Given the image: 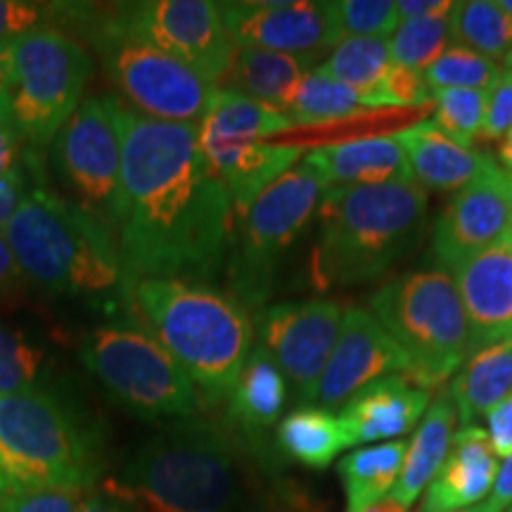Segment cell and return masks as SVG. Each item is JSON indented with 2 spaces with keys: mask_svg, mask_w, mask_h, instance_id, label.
Wrapping results in <instances>:
<instances>
[{
  "mask_svg": "<svg viewBox=\"0 0 512 512\" xmlns=\"http://www.w3.org/2000/svg\"><path fill=\"white\" fill-rule=\"evenodd\" d=\"M498 157H501V162L505 164V171L512 174V131L505 133L501 143H498Z\"/></svg>",
  "mask_w": 512,
  "mask_h": 512,
  "instance_id": "50",
  "label": "cell"
},
{
  "mask_svg": "<svg viewBox=\"0 0 512 512\" xmlns=\"http://www.w3.org/2000/svg\"><path fill=\"white\" fill-rule=\"evenodd\" d=\"M304 162L316 171L323 190L356 188V185L411 183L413 171L406 152L394 136L358 138L347 143L311 150Z\"/></svg>",
  "mask_w": 512,
  "mask_h": 512,
  "instance_id": "22",
  "label": "cell"
},
{
  "mask_svg": "<svg viewBox=\"0 0 512 512\" xmlns=\"http://www.w3.org/2000/svg\"><path fill=\"white\" fill-rule=\"evenodd\" d=\"M456 418L458 411L451 394L441 392L427 408L413 441L406 446L399 482L389 494V498H394L406 510L418 501L422 491H427V486L432 484V479L444 465L448 451H451Z\"/></svg>",
  "mask_w": 512,
  "mask_h": 512,
  "instance_id": "25",
  "label": "cell"
},
{
  "mask_svg": "<svg viewBox=\"0 0 512 512\" xmlns=\"http://www.w3.org/2000/svg\"><path fill=\"white\" fill-rule=\"evenodd\" d=\"M22 278V268H19L15 254H12L8 240H5L3 230H0V292L15 290L22 283Z\"/></svg>",
  "mask_w": 512,
  "mask_h": 512,
  "instance_id": "48",
  "label": "cell"
},
{
  "mask_svg": "<svg viewBox=\"0 0 512 512\" xmlns=\"http://www.w3.org/2000/svg\"><path fill=\"white\" fill-rule=\"evenodd\" d=\"M456 512H494V510H491L486 503H482V505H475V508H463V510H456Z\"/></svg>",
  "mask_w": 512,
  "mask_h": 512,
  "instance_id": "52",
  "label": "cell"
},
{
  "mask_svg": "<svg viewBox=\"0 0 512 512\" xmlns=\"http://www.w3.org/2000/svg\"><path fill=\"white\" fill-rule=\"evenodd\" d=\"M287 380L275 358L256 344L230 394V420L242 430L264 432L283 415Z\"/></svg>",
  "mask_w": 512,
  "mask_h": 512,
  "instance_id": "27",
  "label": "cell"
},
{
  "mask_svg": "<svg viewBox=\"0 0 512 512\" xmlns=\"http://www.w3.org/2000/svg\"><path fill=\"white\" fill-rule=\"evenodd\" d=\"M128 31L221 86L235 46L223 24L219 3L209 0H150L117 10Z\"/></svg>",
  "mask_w": 512,
  "mask_h": 512,
  "instance_id": "13",
  "label": "cell"
},
{
  "mask_svg": "<svg viewBox=\"0 0 512 512\" xmlns=\"http://www.w3.org/2000/svg\"><path fill=\"white\" fill-rule=\"evenodd\" d=\"M29 150L10 119H0V181L27 166Z\"/></svg>",
  "mask_w": 512,
  "mask_h": 512,
  "instance_id": "42",
  "label": "cell"
},
{
  "mask_svg": "<svg viewBox=\"0 0 512 512\" xmlns=\"http://www.w3.org/2000/svg\"><path fill=\"white\" fill-rule=\"evenodd\" d=\"M83 491L79 486H50L0 494V512H79Z\"/></svg>",
  "mask_w": 512,
  "mask_h": 512,
  "instance_id": "38",
  "label": "cell"
},
{
  "mask_svg": "<svg viewBox=\"0 0 512 512\" xmlns=\"http://www.w3.org/2000/svg\"><path fill=\"white\" fill-rule=\"evenodd\" d=\"M408 370L411 358L380 320L368 309L351 306L342 316V328L320 377L316 401L323 411H335L370 382L396 373L408 375Z\"/></svg>",
  "mask_w": 512,
  "mask_h": 512,
  "instance_id": "17",
  "label": "cell"
},
{
  "mask_svg": "<svg viewBox=\"0 0 512 512\" xmlns=\"http://www.w3.org/2000/svg\"><path fill=\"white\" fill-rule=\"evenodd\" d=\"M318 219L311 261L316 285L323 290L358 285L380 278L418 245L427 192L413 181L328 190Z\"/></svg>",
  "mask_w": 512,
  "mask_h": 512,
  "instance_id": "4",
  "label": "cell"
},
{
  "mask_svg": "<svg viewBox=\"0 0 512 512\" xmlns=\"http://www.w3.org/2000/svg\"><path fill=\"white\" fill-rule=\"evenodd\" d=\"M10 119L31 155H41L81 105L93 57L67 31L38 27L10 43Z\"/></svg>",
  "mask_w": 512,
  "mask_h": 512,
  "instance_id": "10",
  "label": "cell"
},
{
  "mask_svg": "<svg viewBox=\"0 0 512 512\" xmlns=\"http://www.w3.org/2000/svg\"><path fill=\"white\" fill-rule=\"evenodd\" d=\"M3 235L24 278L41 290L81 297L121 283L112 228L43 183L29 188Z\"/></svg>",
  "mask_w": 512,
  "mask_h": 512,
  "instance_id": "5",
  "label": "cell"
},
{
  "mask_svg": "<svg viewBox=\"0 0 512 512\" xmlns=\"http://www.w3.org/2000/svg\"><path fill=\"white\" fill-rule=\"evenodd\" d=\"M486 505H489L494 512H503L505 508H510L512 505V453L505 458V463L498 467V477Z\"/></svg>",
  "mask_w": 512,
  "mask_h": 512,
  "instance_id": "47",
  "label": "cell"
},
{
  "mask_svg": "<svg viewBox=\"0 0 512 512\" xmlns=\"http://www.w3.org/2000/svg\"><path fill=\"white\" fill-rule=\"evenodd\" d=\"M91 41L126 107L147 119L200 126L219 88L119 22L117 10L93 24Z\"/></svg>",
  "mask_w": 512,
  "mask_h": 512,
  "instance_id": "11",
  "label": "cell"
},
{
  "mask_svg": "<svg viewBox=\"0 0 512 512\" xmlns=\"http://www.w3.org/2000/svg\"><path fill=\"white\" fill-rule=\"evenodd\" d=\"M332 17L339 41L344 38H387L399 27V12L392 0H337Z\"/></svg>",
  "mask_w": 512,
  "mask_h": 512,
  "instance_id": "37",
  "label": "cell"
},
{
  "mask_svg": "<svg viewBox=\"0 0 512 512\" xmlns=\"http://www.w3.org/2000/svg\"><path fill=\"white\" fill-rule=\"evenodd\" d=\"M29 188V176L24 169H19L12 176L0 181V230L8 226V221L12 219L19 204H22Z\"/></svg>",
  "mask_w": 512,
  "mask_h": 512,
  "instance_id": "44",
  "label": "cell"
},
{
  "mask_svg": "<svg viewBox=\"0 0 512 512\" xmlns=\"http://www.w3.org/2000/svg\"><path fill=\"white\" fill-rule=\"evenodd\" d=\"M505 238L510 240V245H512V216H510V226H508V235H505Z\"/></svg>",
  "mask_w": 512,
  "mask_h": 512,
  "instance_id": "55",
  "label": "cell"
},
{
  "mask_svg": "<svg viewBox=\"0 0 512 512\" xmlns=\"http://www.w3.org/2000/svg\"><path fill=\"white\" fill-rule=\"evenodd\" d=\"M451 10L453 3H446V0H401V3H396V12H399L401 22L448 15Z\"/></svg>",
  "mask_w": 512,
  "mask_h": 512,
  "instance_id": "46",
  "label": "cell"
},
{
  "mask_svg": "<svg viewBox=\"0 0 512 512\" xmlns=\"http://www.w3.org/2000/svg\"><path fill=\"white\" fill-rule=\"evenodd\" d=\"M361 512H408V510L403 508V505L396 503L394 498H384V501L375 503V505H370V508L361 510Z\"/></svg>",
  "mask_w": 512,
  "mask_h": 512,
  "instance_id": "51",
  "label": "cell"
},
{
  "mask_svg": "<svg viewBox=\"0 0 512 512\" xmlns=\"http://www.w3.org/2000/svg\"><path fill=\"white\" fill-rule=\"evenodd\" d=\"M489 420V439L496 456L508 458L512 453V392L486 415Z\"/></svg>",
  "mask_w": 512,
  "mask_h": 512,
  "instance_id": "43",
  "label": "cell"
},
{
  "mask_svg": "<svg viewBox=\"0 0 512 512\" xmlns=\"http://www.w3.org/2000/svg\"><path fill=\"white\" fill-rule=\"evenodd\" d=\"M316 171L302 162L261 192L235 219L228 249L230 292L247 311H259L273 292L275 273L323 200Z\"/></svg>",
  "mask_w": 512,
  "mask_h": 512,
  "instance_id": "8",
  "label": "cell"
},
{
  "mask_svg": "<svg viewBox=\"0 0 512 512\" xmlns=\"http://www.w3.org/2000/svg\"><path fill=\"white\" fill-rule=\"evenodd\" d=\"M501 69L489 57L472 53V50L451 46L441 53L432 67L425 69V83L430 91L441 88H475V91H491L501 79Z\"/></svg>",
  "mask_w": 512,
  "mask_h": 512,
  "instance_id": "35",
  "label": "cell"
},
{
  "mask_svg": "<svg viewBox=\"0 0 512 512\" xmlns=\"http://www.w3.org/2000/svg\"><path fill=\"white\" fill-rule=\"evenodd\" d=\"M508 131H512V76L503 72L496 86L489 91V102H486L484 124L479 136L484 140H498Z\"/></svg>",
  "mask_w": 512,
  "mask_h": 512,
  "instance_id": "41",
  "label": "cell"
},
{
  "mask_svg": "<svg viewBox=\"0 0 512 512\" xmlns=\"http://www.w3.org/2000/svg\"><path fill=\"white\" fill-rule=\"evenodd\" d=\"M119 294L138 280L207 283L228 261L233 202L200 147V126L147 119L117 100Z\"/></svg>",
  "mask_w": 512,
  "mask_h": 512,
  "instance_id": "1",
  "label": "cell"
},
{
  "mask_svg": "<svg viewBox=\"0 0 512 512\" xmlns=\"http://www.w3.org/2000/svg\"><path fill=\"white\" fill-rule=\"evenodd\" d=\"M512 216V176L489 159L479 176L460 188L434 226L430 261L441 271H456L472 256L508 235Z\"/></svg>",
  "mask_w": 512,
  "mask_h": 512,
  "instance_id": "15",
  "label": "cell"
},
{
  "mask_svg": "<svg viewBox=\"0 0 512 512\" xmlns=\"http://www.w3.org/2000/svg\"><path fill=\"white\" fill-rule=\"evenodd\" d=\"M498 467L489 432L477 425L460 427L444 465L427 486L420 512H456L482 501L494 489Z\"/></svg>",
  "mask_w": 512,
  "mask_h": 512,
  "instance_id": "21",
  "label": "cell"
},
{
  "mask_svg": "<svg viewBox=\"0 0 512 512\" xmlns=\"http://www.w3.org/2000/svg\"><path fill=\"white\" fill-rule=\"evenodd\" d=\"M79 512H138V510L133 508V505H128L126 501H121V498L107 494V491L100 489V486H88V489L83 491Z\"/></svg>",
  "mask_w": 512,
  "mask_h": 512,
  "instance_id": "45",
  "label": "cell"
},
{
  "mask_svg": "<svg viewBox=\"0 0 512 512\" xmlns=\"http://www.w3.org/2000/svg\"><path fill=\"white\" fill-rule=\"evenodd\" d=\"M344 311L328 299L283 302L256 316L259 344L275 358L299 403L318 396L320 377L335 349Z\"/></svg>",
  "mask_w": 512,
  "mask_h": 512,
  "instance_id": "14",
  "label": "cell"
},
{
  "mask_svg": "<svg viewBox=\"0 0 512 512\" xmlns=\"http://www.w3.org/2000/svg\"><path fill=\"white\" fill-rule=\"evenodd\" d=\"M434 124L453 143L470 147L484 124L489 91L475 88H441L432 91Z\"/></svg>",
  "mask_w": 512,
  "mask_h": 512,
  "instance_id": "34",
  "label": "cell"
},
{
  "mask_svg": "<svg viewBox=\"0 0 512 512\" xmlns=\"http://www.w3.org/2000/svg\"><path fill=\"white\" fill-rule=\"evenodd\" d=\"M48 15H53V10H48L46 5L0 0V46H10L29 31L43 27Z\"/></svg>",
  "mask_w": 512,
  "mask_h": 512,
  "instance_id": "39",
  "label": "cell"
},
{
  "mask_svg": "<svg viewBox=\"0 0 512 512\" xmlns=\"http://www.w3.org/2000/svg\"><path fill=\"white\" fill-rule=\"evenodd\" d=\"M458 294L463 302L470 354L512 335V245L503 238L498 245L472 256L456 271Z\"/></svg>",
  "mask_w": 512,
  "mask_h": 512,
  "instance_id": "18",
  "label": "cell"
},
{
  "mask_svg": "<svg viewBox=\"0 0 512 512\" xmlns=\"http://www.w3.org/2000/svg\"><path fill=\"white\" fill-rule=\"evenodd\" d=\"M121 299L209 401L230 399L254 349L252 318L233 294L207 283L147 278Z\"/></svg>",
  "mask_w": 512,
  "mask_h": 512,
  "instance_id": "2",
  "label": "cell"
},
{
  "mask_svg": "<svg viewBox=\"0 0 512 512\" xmlns=\"http://www.w3.org/2000/svg\"><path fill=\"white\" fill-rule=\"evenodd\" d=\"M448 41L489 60L505 57L512 50V19L491 0L453 3L448 15Z\"/></svg>",
  "mask_w": 512,
  "mask_h": 512,
  "instance_id": "31",
  "label": "cell"
},
{
  "mask_svg": "<svg viewBox=\"0 0 512 512\" xmlns=\"http://www.w3.org/2000/svg\"><path fill=\"white\" fill-rule=\"evenodd\" d=\"M430 406V392L406 375H387L358 389L342 406L339 420L349 444H373L411 432Z\"/></svg>",
  "mask_w": 512,
  "mask_h": 512,
  "instance_id": "20",
  "label": "cell"
},
{
  "mask_svg": "<svg viewBox=\"0 0 512 512\" xmlns=\"http://www.w3.org/2000/svg\"><path fill=\"white\" fill-rule=\"evenodd\" d=\"M138 512H245L238 448L202 418L174 420L100 486Z\"/></svg>",
  "mask_w": 512,
  "mask_h": 512,
  "instance_id": "3",
  "label": "cell"
},
{
  "mask_svg": "<svg viewBox=\"0 0 512 512\" xmlns=\"http://www.w3.org/2000/svg\"><path fill=\"white\" fill-rule=\"evenodd\" d=\"M406 441H384L358 448L339 463V477L347 494V512H361L384 501L399 482Z\"/></svg>",
  "mask_w": 512,
  "mask_h": 512,
  "instance_id": "29",
  "label": "cell"
},
{
  "mask_svg": "<svg viewBox=\"0 0 512 512\" xmlns=\"http://www.w3.org/2000/svg\"><path fill=\"white\" fill-rule=\"evenodd\" d=\"M512 389V335L467 356L463 368L453 377L451 394L460 425H475L489 415Z\"/></svg>",
  "mask_w": 512,
  "mask_h": 512,
  "instance_id": "26",
  "label": "cell"
},
{
  "mask_svg": "<svg viewBox=\"0 0 512 512\" xmlns=\"http://www.w3.org/2000/svg\"><path fill=\"white\" fill-rule=\"evenodd\" d=\"M278 446L297 463L323 470L351 444L339 415L318 406H299L280 422Z\"/></svg>",
  "mask_w": 512,
  "mask_h": 512,
  "instance_id": "30",
  "label": "cell"
},
{
  "mask_svg": "<svg viewBox=\"0 0 512 512\" xmlns=\"http://www.w3.org/2000/svg\"><path fill=\"white\" fill-rule=\"evenodd\" d=\"M448 15L401 22L389 41V55L396 67L425 74V69L432 67L446 50Z\"/></svg>",
  "mask_w": 512,
  "mask_h": 512,
  "instance_id": "33",
  "label": "cell"
},
{
  "mask_svg": "<svg viewBox=\"0 0 512 512\" xmlns=\"http://www.w3.org/2000/svg\"><path fill=\"white\" fill-rule=\"evenodd\" d=\"M384 107L389 105L382 98V93L368 95L354 91V88L344 86L316 67L306 74L285 114L292 121V126H320L373 110H384Z\"/></svg>",
  "mask_w": 512,
  "mask_h": 512,
  "instance_id": "28",
  "label": "cell"
},
{
  "mask_svg": "<svg viewBox=\"0 0 512 512\" xmlns=\"http://www.w3.org/2000/svg\"><path fill=\"white\" fill-rule=\"evenodd\" d=\"M55 181L69 200L105 221L114 233L121 188V131L117 100H81L48 147Z\"/></svg>",
  "mask_w": 512,
  "mask_h": 512,
  "instance_id": "12",
  "label": "cell"
},
{
  "mask_svg": "<svg viewBox=\"0 0 512 512\" xmlns=\"http://www.w3.org/2000/svg\"><path fill=\"white\" fill-rule=\"evenodd\" d=\"M46 354L22 332L0 325V396L41 387Z\"/></svg>",
  "mask_w": 512,
  "mask_h": 512,
  "instance_id": "36",
  "label": "cell"
},
{
  "mask_svg": "<svg viewBox=\"0 0 512 512\" xmlns=\"http://www.w3.org/2000/svg\"><path fill=\"white\" fill-rule=\"evenodd\" d=\"M505 74L512 76V50L508 55H505Z\"/></svg>",
  "mask_w": 512,
  "mask_h": 512,
  "instance_id": "54",
  "label": "cell"
},
{
  "mask_svg": "<svg viewBox=\"0 0 512 512\" xmlns=\"http://www.w3.org/2000/svg\"><path fill=\"white\" fill-rule=\"evenodd\" d=\"M93 479V437L60 396L43 387L0 396V494L88 489Z\"/></svg>",
  "mask_w": 512,
  "mask_h": 512,
  "instance_id": "6",
  "label": "cell"
},
{
  "mask_svg": "<svg viewBox=\"0 0 512 512\" xmlns=\"http://www.w3.org/2000/svg\"><path fill=\"white\" fill-rule=\"evenodd\" d=\"M219 10L235 48L313 55L339 43L332 3L240 0V3H219Z\"/></svg>",
  "mask_w": 512,
  "mask_h": 512,
  "instance_id": "16",
  "label": "cell"
},
{
  "mask_svg": "<svg viewBox=\"0 0 512 512\" xmlns=\"http://www.w3.org/2000/svg\"><path fill=\"white\" fill-rule=\"evenodd\" d=\"M380 93L389 107H413L432 98L425 76L413 72V69L396 67V64H392V69H389L387 79L380 86Z\"/></svg>",
  "mask_w": 512,
  "mask_h": 512,
  "instance_id": "40",
  "label": "cell"
},
{
  "mask_svg": "<svg viewBox=\"0 0 512 512\" xmlns=\"http://www.w3.org/2000/svg\"><path fill=\"white\" fill-rule=\"evenodd\" d=\"M202 155L226 185L235 216L245 214L256 197L304 157L299 145H268L259 138H202Z\"/></svg>",
  "mask_w": 512,
  "mask_h": 512,
  "instance_id": "19",
  "label": "cell"
},
{
  "mask_svg": "<svg viewBox=\"0 0 512 512\" xmlns=\"http://www.w3.org/2000/svg\"><path fill=\"white\" fill-rule=\"evenodd\" d=\"M311 64L313 55L235 48L221 86L223 91L240 93L273 110L287 112L306 74L311 72Z\"/></svg>",
  "mask_w": 512,
  "mask_h": 512,
  "instance_id": "24",
  "label": "cell"
},
{
  "mask_svg": "<svg viewBox=\"0 0 512 512\" xmlns=\"http://www.w3.org/2000/svg\"><path fill=\"white\" fill-rule=\"evenodd\" d=\"M10 88H12V48L0 46V119H10Z\"/></svg>",
  "mask_w": 512,
  "mask_h": 512,
  "instance_id": "49",
  "label": "cell"
},
{
  "mask_svg": "<svg viewBox=\"0 0 512 512\" xmlns=\"http://www.w3.org/2000/svg\"><path fill=\"white\" fill-rule=\"evenodd\" d=\"M392 64L389 43L384 38H344L320 69L354 91L375 95L380 93Z\"/></svg>",
  "mask_w": 512,
  "mask_h": 512,
  "instance_id": "32",
  "label": "cell"
},
{
  "mask_svg": "<svg viewBox=\"0 0 512 512\" xmlns=\"http://www.w3.org/2000/svg\"><path fill=\"white\" fill-rule=\"evenodd\" d=\"M370 313L411 358L406 377L425 392L441 387L470 356L458 285L441 268L394 278L373 294Z\"/></svg>",
  "mask_w": 512,
  "mask_h": 512,
  "instance_id": "7",
  "label": "cell"
},
{
  "mask_svg": "<svg viewBox=\"0 0 512 512\" xmlns=\"http://www.w3.org/2000/svg\"><path fill=\"white\" fill-rule=\"evenodd\" d=\"M510 176H512V174H510Z\"/></svg>",
  "mask_w": 512,
  "mask_h": 512,
  "instance_id": "57",
  "label": "cell"
},
{
  "mask_svg": "<svg viewBox=\"0 0 512 512\" xmlns=\"http://www.w3.org/2000/svg\"><path fill=\"white\" fill-rule=\"evenodd\" d=\"M508 512H512V505H510V508H508Z\"/></svg>",
  "mask_w": 512,
  "mask_h": 512,
  "instance_id": "56",
  "label": "cell"
},
{
  "mask_svg": "<svg viewBox=\"0 0 512 512\" xmlns=\"http://www.w3.org/2000/svg\"><path fill=\"white\" fill-rule=\"evenodd\" d=\"M396 143L406 152L413 176H418L420 188L460 190L472 178L479 176L489 162V155L453 143L439 131L432 119L420 121L411 128L394 133Z\"/></svg>",
  "mask_w": 512,
  "mask_h": 512,
  "instance_id": "23",
  "label": "cell"
},
{
  "mask_svg": "<svg viewBox=\"0 0 512 512\" xmlns=\"http://www.w3.org/2000/svg\"><path fill=\"white\" fill-rule=\"evenodd\" d=\"M81 363L114 399L143 420H181L197 411V389L162 344L138 323L117 320L83 337Z\"/></svg>",
  "mask_w": 512,
  "mask_h": 512,
  "instance_id": "9",
  "label": "cell"
},
{
  "mask_svg": "<svg viewBox=\"0 0 512 512\" xmlns=\"http://www.w3.org/2000/svg\"><path fill=\"white\" fill-rule=\"evenodd\" d=\"M498 5H501V10L512 19V0H501V3H498Z\"/></svg>",
  "mask_w": 512,
  "mask_h": 512,
  "instance_id": "53",
  "label": "cell"
}]
</instances>
